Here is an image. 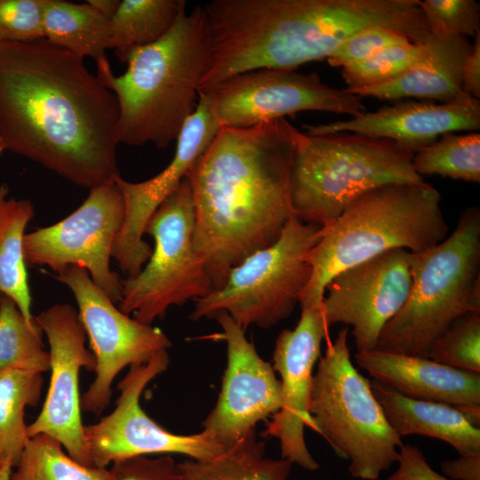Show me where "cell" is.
I'll return each mask as SVG.
<instances>
[{"instance_id": "6da1fadb", "label": "cell", "mask_w": 480, "mask_h": 480, "mask_svg": "<svg viewBox=\"0 0 480 480\" xmlns=\"http://www.w3.org/2000/svg\"><path fill=\"white\" fill-rule=\"evenodd\" d=\"M118 103L84 58L45 38L0 43V140L92 189L119 176Z\"/></svg>"}, {"instance_id": "7a4b0ae2", "label": "cell", "mask_w": 480, "mask_h": 480, "mask_svg": "<svg viewBox=\"0 0 480 480\" xmlns=\"http://www.w3.org/2000/svg\"><path fill=\"white\" fill-rule=\"evenodd\" d=\"M299 132L285 118L220 127L188 174L193 244L213 291L246 257L276 243L295 216L290 172Z\"/></svg>"}, {"instance_id": "3957f363", "label": "cell", "mask_w": 480, "mask_h": 480, "mask_svg": "<svg viewBox=\"0 0 480 480\" xmlns=\"http://www.w3.org/2000/svg\"><path fill=\"white\" fill-rule=\"evenodd\" d=\"M420 0H213L204 5L212 57L198 92L234 75L294 70L327 60L348 37L380 27L412 43L432 34Z\"/></svg>"}, {"instance_id": "277c9868", "label": "cell", "mask_w": 480, "mask_h": 480, "mask_svg": "<svg viewBox=\"0 0 480 480\" xmlns=\"http://www.w3.org/2000/svg\"><path fill=\"white\" fill-rule=\"evenodd\" d=\"M212 57L204 6L182 12L161 39L132 51L126 71L116 76L108 59L96 76L118 103L117 140L131 146L166 148L194 112Z\"/></svg>"}, {"instance_id": "5b68a950", "label": "cell", "mask_w": 480, "mask_h": 480, "mask_svg": "<svg viewBox=\"0 0 480 480\" xmlns=\"http://www.w3.org/2000/svg\"><path fill=\"white\" fill-rule=\"evenodd\" d=\"M441 195L421 182L388 183L354 199L308 255L311 276L301 307L321 308L324 288L339 272L393 249L412 253L429 249L448 236Z\"/></svg>"}, {"instance_id": "8992f818", "label": "cell", "mask_w": 480, "mask_h": 480, "mask_svg": "<svg viewBox=\"0 0 480 480\" xmlns=\"http://www.w3.org/2000/svg\"><path fill=\"white\" fill-rule=\"evenodd\" d=\"M406 300L384 326L375 348L428 357L429 347L458 317L480 312V209L469 206L452 233L411 255Z\"/></svg>"}, {"instance_id": "52a82bcc", "label": "cell", "mask_w": 480, "mask_h": 480, "mask_svg": "<svg viewBox=\"0 0 480 480\" xmlns=\"http://www.w3.org/2000/svg\"><path fill=\"white\" fill-rule=\"evenodd\" d=\"M414 153L387 139L351 132L298 133L290 172L294 215L331 225L357 196L388 183L421 182Z\"/></svg>"}, {"instance_id": "ba28073f", "label": "cell", "mask_w": 480, "mask_h": 480, "mask_svg": "<svg viewBox=\"0 0 480 480\" xmlns=\"http://www.w3.org/2000/svg\"><path fill=\"white\" fill-rule=\"evenodd\" d=\"M343 327L329 341L313 376L312 428L349 461L353 477L377 480L396 462L402 438L389 425L371 380L354 365Z\"/></svg>"}, {"instance_id": "9c48e42d", "label": "cell", "mask_w": 480, "mask_h": 480, "mask_svg": "<svg viewBox=\"0 0 480 480\" xmlns=\"http://www.w3.org/2000/svg\"><path fill=\"white\" fill-rule=\"evenodd\" d=\"M320 228L292 216L276 243L234 267L220 289L195 300L189 317L225 312L244 330L270 328L286 319L309 281L308 255L320 239Z\"/></svg>"}, {"instance_id": "30bf717a", "label": "cell", "mask_w": 480, "mask_h": 480, "mask_svg": "<svg viewBox=\"0 0 480 480\" xmlns=\"http://www.w3.org/2000/svg\"><path fill=\"white\" fill-rule=\"evenodd\" d=\"M195 210L186 177L150 216L144 234L155 242L150 258L134 277L123 279L118 308L151 324L169 308L213 291L203 260L193 244Z\"/></svg>"}, {"instance_id": "8fae6325", "label": "cell", "mask_w": 480, "mask_h": 480, "mask_svg": "<svg viewBox=\"0 0 480 480\" xmlns=\"http://www.w3.org/2000/svg\"><path fill=\"white\" fill-rule=\"evenodd\" d=\"M124 220V199L115 180L95 187L68 216L25 235L26 264L55 273L71 266L84 268L112 302L119 303L123 279L111 269L110 260Z\"/></svg>"}, {"instance_id": "7c38bea8", "label": "cell", "mask_w": 480, "mask_h": 480, "mask_svg": "<svg viewBox=\"0 0 480 480\" xmlns=\"http://www.w3.org/2000/svg\"><path fill=\"white\" fill-rule=\"evenodd\" d=\"M201 92L220 127L250 128L308 110L351 117L366 111L362 97L326 84L316 72L260 68L229 76Z\"/></svg>"}, {"instance_id": "4fadbf2b", "label": "cell", "mask_w": 480, "mask_h": 480, "mask_svg": "<svg viewBox=\"0 0 480 480\" xmlns=\"http://www.w3.org/2000/svg\"><path fill=\"white\" fill-rule=\"evenodd\" d=\"M52 276L72 292L95 358V378L80 399L81 410L100 415L110 402L111 386L126 366L142 364L172 346L162 330L123 313L84 268L71 266Z\"/></svg>"}, {"instance_id": "5bb4252c", "label": "cell", "mask_w": 480, "mask_h": 480, "mask_svg": "<svg viewBox=\"0 0 480 480\" xmlns=\"http://www.w3.org/2000/svg\"><path fill=\"white\" fill-rule=\"evenodd\" d=\"M169 363L165 350L145 364L130 366L117 385L120 394L112 412L94 424L84 425L87 450L95 468L148 454H181L194 460H210L227 450L203 430L193 435L170 432L141 408L143 390L166 371Z\"/></svg>"}, {"instance_id": "9a60e30c", "label": "cell", "mask_w": 480, "mask_h": 480, "mask_svg": "<svg viewBox=\"0 0 480 480\" xmlns=\"http://www.w3.org/2000/svg\"><path fill=\"white\" fill-rule=\"evenodd\" d=\"M35 319L49 341L51 378L41 412L27 426L28 436L47 435L73 460L95 468L84 436L78 377L81 368L94 372L96 363L85 347L86 333L78 312L70 304H55Z\"/></svg>"}, {"instance_id": "2e32d148", "label": "cell", "mask_w": 480, "mask_h": 480, "mask_svg": "<svg viewBox=\"0 0 480 480\" xmlns=\"http://www.w3.org/2000/svg\"><path fill=\"white\" fill-rule=\"evenodd\" d=\"M411 255L393 249L336 274L326 284L322 312L330 326L352 327L356 352L376 348L384 326L407 299Z\"/></svg>"}, {"instance_id": "e0dca14e", "label": "cell", "mask_w": 480, "mask_h": 480, "mask_svg": "<svg viewBox=\"0 0 480 480\" xmlns=\"http://www.w3.org/2000/svg\"><path fill=\"white\" fill-rule=\"evenodd\" d=\"M227 342V366L218 400L203 423V431L228 449L255 430L258 422L282 407L281 382L262 359L244 331L227 313L213 316Z\"/></svg>"}, {"instance_id": "ac0fdd59", "label": "cell", "mask_w": 480, "mask_h": 480, "mask_svg": "<svg viewBox=\"0 0 480 480\" xmlns=\"http://www.w3.org/2000/svg\"><path fill=\"white\" fill-rule=\"evenodd\" d=\"M219 129L206 96L198 92L196 106L177 138L170 164L144 181L130 182L120 175L115 178L124 199V220L113 245L112 259L126 278L136 276L152 253V248L143 240L150 216L188 176Z\"/></svg>"}, {"instance_id": "d6986e66", "label": "cell", "mask_w": 480, "mask_h": 480, "mask_svg": "<svg viewBox=\"0 0 480 480\" xmlns=\"http://www.w3.org/2000/svg\"><path fill=\"white\" fill-rule=\"evenodd\" d=\"M328 329L322 307H301L295 328L279 333L273 354V368L281 378L283 404L264 435L278 439L281 458L309 471L317 470L320 465L307 446L304 429L306 426L312 428L309 403L313 371Z\"/></svg>"}, {"instance_id": "ffe728a7", "label": "cell", "mask_w": 480, "mask_h": 480, "mask_svg": "<svg viewBox=\"0 0 480 480\" xmlns=\"http://www.w3.org/2000/svg\"><path fill=\"white\" fill-rule=\"evenodd\" d=\"M308 135L351 132L393 140L415 153L442 134L480 128V101L476 98L455 103L396 100L348 120L304 124Z\"/></svg>"}, {"instance_id": "44dd1931", "label": "cell", "mask_w": 480, "mask_h": 480, "mask_svg": "<svg viewBox=\"0 0 480 480\" xmlns=\"http://www.w3.org/2000/svg\"><path fill=\"white\" fill-rule=\"evenodd\" d=\"M354 358L373 380L405 396L457 408L480 406V373L378 348L356 352Z\"/></svg>"}, {"instance_id": "7402d4cb", "label": "cell", "mask_w": 480, "mask_h": 480, "mask_svg": "<svg viewBox=\"0 0 480 480\" xmlns=\"http://www.w3.org/2000/svg\"><path fill=\"white\" fill-rule=\"evenodd\" d=\"M472 44L460 36L432 35L421 59L401 76L388 82L356 89L360 97L382 100L417 98L455 103L470 100L462 84V70Z\"/></svg>"}, {"instance_id": "603a6c76", "label": "cell", "mask_w": 480, "mask_h": 480, "mask_svg": "<svg viewBox=\"0 0 480 480\" xmlns=\"http://www.w3.org/2000/svg\"><path fill=\"white\" fill-rule=\"evenodd\" d=\"M371 385L389 425L401 438L424 436L445 442L459 455L480 453V428L470 423L459 408L413 399L373 380Z\"/></svg>"}, {"instance_id": "cb8c5ba5", "label": "cell", "mask_w": 480, "mask_h": 480, "mask_svg": "<svg viewBox=\"0 0 480 480\" xmlns=\"http://www.w3.org/2000/svg\"><path fill=\"white\" fill-rule=\"evenodd\" d=\"M9 188L0 186V294L12 299L25 318L33 322L23 243L25 229L35 208L28 199L7 198Z\"/></svg>"}, {"instance_id": "d4e9b609", "label": "cell", "mask_w": 480, "mask_h": 480, "mask_svg": "<svg viewBox=\"0 0 480 480\" xmlns=\"http://www.w3.org/2000/svg\"><path fill=\"white\" fill-rule=\"evenodd\" d=\"M110 20L87 2L43 1L44 36L50 43L96 62L107 59Z\"/></svg>"}, {"instance_id": "484cf974", "label": "cell", "mask_w": 480, "mask_h": 480, "mask_svg": "<svg viewBox=\"0 0 480 480\" xmlns=\"http://www.w3.org/2000/svg\"><path fill=\"white\" fill-rule=\"evenodd\" d=\"M264 453L265 443L253 430L213 459H188L178 467L181 480H288L293 464Z\"/></svg>"}, {"instance_id": "4316f807", "label": "cell", "mask_w": 480, "mask_h": 480, "mask_svg": "<svg viewBox=\"0 0 480 480\" xmlns=\"http://www.w3.org/2000/svg\"><path fill=\"white\" fill-rule=\"evenodd\" d=\"M184 0H123L109 22L108 48L126 62L134 49L156 43L186 11Z\"/></svg>"}, {"instance_id": "83f0119b", "label": "cell", "mask_w": 480, "mask_h": 480, "mask_svg": "<svg viewBox=\"0 0 480 480\" xmlns=\"http://www.w3.org/2000/svg\"><path fill=\"white\" fill-rule=\"evenodd\" d=\"M43 383L42 373L0 369V454L13 467L29 439L25 408L36 406Z\"/></svg>"}, {"instance_id": "f1b7e54d", "label": "cell", "mask_w": 480, "mask_h": 480, "mask_svg": "<svg viewBox=\"0 0 480 480\" xmlns=\"http://www.w3.org/2000/svg\"><path fill=\"white\" fill-rule=\"evenodd\" d=\"M43 330L28 322L15 302L0 294V369L43 373L50 370V352L44 348Z\"/></svg>"}, {"instance_id": "f546056e", "label": "cell", "mask_w": 480, "mask_h": 480, "mask_svg": "<svg viewBox=\"0 0 480 480\" xmlns=\"http://www.w3.org/2000/svg\"><path fill=\"white\" fill-rule=\"evenodd\" d=\"M412 167L422 175L437 174L470 182H480V133L446 132L414 153Z\"/></svg>"}, {"instance_id": "4dcf8cb0", "label": "cell", "mask_w": 480, "mask_h": 480, "mask_svg": "<svg viewBox=\"0 0 480 480\" xmlns=\"http://www.w3.org/2000/svg\"><path fill=\"white\" fill-rule=\"evenodd\" d=\"M62 447L44 434L29 437L12 480H108V468L85 467L65 453Z\"/></svg>"}, {"instance_id": "1f68e13d", "label": "cell", "mask_w": 480, "mask_h": 480, "mask_svg": "<svg viewBox=\"0 0 480 480\" xmlns=\"http://www.w3.org/2000/svg\"><path fill=\"white\" fill-rule=\"evenodd\" d=\"M430 38L419 44L410 42L392 45L363 61L341 68L347 88L379 84L401 76L421 59Z\"/></svg>"}, {"instance_id": "d6a6232c", "label": "cell", "mask_w": 480, "mask_h": 480, "mask_svg": "<svg viewBox=\"0 0 480 480\" xmlns=\"http://www.w3.org/2000/svg\"><path fill=\"white\" fill-rule=\"evenodd\" d=\"M428 357L457 370L480 373V312L458 317L433 341Z\"/></svg>"}, {"instance_id": "836d02e7", "label": "cell", "mask_w": 480, "mask_h": 480, "mask_svg": "<svg viewBox=\"0 0 480 480\" xmlns=\"http://www.w3.org/2000/svg\"><path fill=\"white\" fill-rule=\"evenodd\" d=\"M432 35L474 36L480 31V4L475 0L419 2Z\"/></svg>"}, {"instance_id": "e575fe53", "label": "cell", "mask_w": 480, "mask_h": 480, "mask_svg": "<svg viewBox=\"0 0 480 480\" xmlns=\"http://www.w3.org/2000/svg\"><path fill=\"white\" fill-rule=\"evenodd\" d=\"M44 0H0V43L44 38Z\"/></svg>"}, {"instance_id": "d590c367", "label": "cell", "mask_w": 480, "mask_h": 480, "mask_svg": "<svg viewBox=\"0 0 480 480\" xmlns=\"http://www.w3.org/2000/svg\"><path fill=\"white\" fill-rule=\"evenodd\" d=\"M410 42L407 36L394 30L380 27L370 28L346 39L327 61L332 67L343 68L363 61L387 47Z\"/></svg>"}, {"instance_id": "8d00e7d4", "label": "cell", "mask_w": 480, "mask_h": 480, "mask_svg": "<svg viewBox=\"0 0 480 480\" xmlns=\"http://www.w3.org/2000/svg\"><path fill=\"white\" fill-rule=\"evenodd\" d=\"M111 464L108 480H181L178 463L169 454L125 458Z\"/></svg>"}, {"instance_id": "74e56055", "label": "cell", "mask_w": 480, "mask_h": 480, "mask_svg": "<svg viewBox=\"0 0 480 480\" xmlns=\"http://www.w3.org/2000/svg\"><path fill=\"white\" fill-rule=\"evenodd\" d=\"M398 467L387 480H451L433 469L416 446L403 444L398 452Z\"/></svg>"}, {"instance_id": "f35d334b", "label": "cell", "mask_w": 480, "mask_h": 480, "mask_svg": "<svg viewBox=\"0 0 480 480\" xmlns=\"http://www.w3.org/2000/svg\"><path fill=\"white\" fill-rule=\"evenodd\" d=\"M442 474L451 480H480V453L461 454L440 464Z\"/></svg>"}, {"instance_id": "ab89813d", "label": "cell", "mask_w": 480, "mask_h": 480, "mask_svg": "<svg viewBox=\"0 0 480 480\" xmlns=\"http://www.w3.org/2000/svg\"><path fill=\"white\" fill-rule=\"evenodd\" d=\"M470 52L467 56L462 70V84L466 93L480 98V31L475 36Z\"/></svg>"}, {"instance_id": "60d3db41", "label": "cell", "mask_w": 480, "mask_h": 480, "mask_svg": "<svg viewBox=\"0 0 480 480\" xmlns=\"http://www.w3.org/2000/svg\"><path fill=\"white\" fill-rule=\"evenodd\" d=\"M87 3L109 20L113 18L120 4L118 0H88Z\"/></svg>"}, {"instance_id": "b9f144b4", "label": "cell", "mask_w": 480, "mask_h": 480, "mask_svg": "<svg viewBox=\"0 0 480 480\" xmlns=\"http://www.w3.org/2000/svg\"><path fill=\"white\" fill-rule=\"evenodd\" d=\"M12 464L6 460L0 468V480H12Z\"/></svg>"}, {"instance_id": "7bdbcfd3", "label": "cell", "mask_w": 480, "mask_h": 480, "mask_svg": "<svg viewBox=\"0 0 480 480\" xmlns=\"http://www.w3.org/2000/svg\"><path fill=\"white\" fill-rule=\"evenodd\" d=\"M8 460H5L1 454H0V468L3 467V465L4 464V462ZM10 461V460H9ZM11 462V461H10Z\"/></svg>"}, {"instance_id": "ee69618b", "label": "cell", "mask_w": 480, "mask_h": 480, "mask_svg": "<svg viewBox=\"0 0 480 480\" xmlns=\"http://www.w3.org/2000/svg\"><path fill=\"white\" fill-rule=\"evenodd\" d=\"M3 150H4V147L3 142L0 140V154L2 153Z\"/></svg>"}]
</instances>
